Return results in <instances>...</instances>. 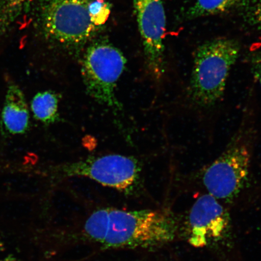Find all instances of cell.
Listing matches in <instances>:
<instances>
[{
    "mask_svg": "<svg viewBox=\"0 0 261 261\" xmlns=\"http://www.w3.org/2000/svg\"><path fill=\"white\" fill-rule=\"evenodd\" d=\"M126 64L121 51L105 43L96 44L88 49L82 64L88 94L116 114L122 112L121 103L116 95V84Z\"/></svg>",
    "mask_w": 261,
    "mask_h": 261,
    "instance_id": "obj_6",
    "label": "cell"
},
{
    "mask_svg": "<svg viewBox=\"0 0 261 261\" xmlns=\"http://www.w3.org/2000/svg\"><path fill=\"white\" fill-rule=\"evenodd\" d=\"M241 0H195L187 12L189 19L223 14L239 5Z\"/></svg>",
    "mask_w": 261,
    "mask_h": 261,
    "instance_id": "obj_11",
    "label": "cell"
},
{
    "mask_svg": "<svg viewBox=\"0 0 261 261\" xmlns=\"http://www.w3.org/2000/svg\"><path fill=\"white\" fill-rule=\"evenodd\" d=\"M135 8L147 67L155 80H161L165 71L164 0H135Z\"/></svg>",
    "mask_w": 261,
    "mask_h": 261,
    "instance_id": "obj_7",
    "label": "cell"
},
{
    "mask_svg": "<svg viewBox=\"0 0 261 261\" xmlns=\"http://www.w3.org/2000/svg\"><path fill=\"white\" fill-rule=\"evenodd\" d=\"M240 51L236 40L226 38L207 41L197 49L189 87V97L195 105L210 108L221 99Z\"/></svg>",
    "mask_w": 261,
    "mask_h": 261,
    "instance_id": "obj_2",
    "label": "cell"
},
{
    "mask_svg": "<svg viewBox=\"0 0 261 261\" xmlns=\"http://www.w3.org/2000/svg\"><path fill=\"white\" fill-rule=\"evenodd\" d=\"M246 16L249 24L261 28V0H252L248 6Z\"/></svg>",
    "mask_w": 261,
    "mask_h": 261,
    "instance_id": "obj_13",
    "label": "cell"
},
{
    "mask_svg": "<svg viewBox=\"0 0 261 261\" xmlns=\"http://www.w3.org/2000/svg\"><path fill=\"white\" fill-rule=\"evenodd\" d=\"M34 0H0V41Z\"/></svg>",
    "mask_w": 261,
    "mask_h": 261,
    "instance_id": "obj_12",
    "label": "cell"
},
{
    "mask_svg": "<svg viewBox=\"0 0 261 261\" xmlns=\"http://www.w3.org/2000/svg\"><path fill=\"white\" fill-rule=\"evenodd\" d=\"M230 218L217 199L202 195L192 207L189 216V242L203 247L223 239L229 229Z\"/></svg>",
    "mask_w": 261,
    "mask_h": 261,
    "instance_id": "obj_8",
    "label": "cell"
},
{
    "mask_svg": "<svg viewBox=\"0 0 261 261\" xmlns=\"http://www.w3.org/2000/svg\"><path fill=\"white\" fill-rule=\"evenodd\" d=\"M60 94L54 91L47 90L36 94L32 98L31 109L33 115L39 121L50 125L59 120V103Z\"/></svg>",
    "mask_w": 261,
    "mask_h": 261,
    "instance_id": "obj_10",
    "label": "cell"
},
{
    "mask_svg": "<svg viewBox=\"0 0 261 261\" xmlns=\"http://www.w3.org/2000/svg\"><path fill=\"white\" fill-rule=\"evenodd\" d=\"M251 68L254 79L260 85L261 87V55H256L252 58L251 61Z\"/></svg>",
    "mask_w": 261,
    "mask_h": 261,
    "instance_id": "obj_14",
    "label": "cell"
},
{
    "mask_svg": "<svg viewBox=\"0 0 261 261\" xmlns=\"http://www.w3.org/2000/svg\"><path fill=\"white\" fill-rule=\"evenodd\" d=\"M110 12L103 0H48L42 14L45 35L61 43H83L105 23Z\"/></svg>",
    "mask_w": 261,
    "mask_h": 261,
    "instance_id": "obj_3",
    "label": "cell"
},
{
    "mask_svg": "<svg viewBox=\"0 0 261 261\" xmlns=\"http://www.w3.org/2000/svg\"><path fill=\"white\" fill-rule=\"evenodd\" d=\"M177 226L162 210L124 211L103 208L85 221V237L106 249H137L162 246L174 239Z\"/></svg>",
    "mask_w": 261,
    "mask_h": 261,
    "instance_id": "obj_1",
    "label": "cell"
},
{
    "mask_svg": "<svg viewBox=\"0 0 261 261\" xmlns=\"http://www.w3.org/2000/svg\"><path fill=\"white\" fill-rule=\"evenodd\" d=\"M142 169L141 163L134 156L107 154L63 163L55 166L51 171L58 178L86 177L105 187L130 193L139 184Z\"/></svg>",
    "mask_w": 261,
    "mask_h": 261,
    "instance_id": "obj_5",
    "label": "cell"
},
{
    "mask_svg": "<svg viewBox=\"0 0 261 261\" xmlns=\"http://www.w3.org/2000/svg\"><path fill=\"white\" fill-rule=\"evenodd\" d=\"M252 127L243 126L222 154L201 172L208 194L231 202L237 198L249 179L253 140Z\"/></svg>",
    "mask_w": 261,
    "mask_h": 261,
    "instance_id": "obj_4",
    "label": "cell"
},
{
    "mask_svg": "<svg viewBox=\"0 0 261 261\" xmlns=\"http://www.w3.org/2000/svg\"><path fill=\"white\" fill-rule=\"evenodd\" d=\"M6 132L12 135H23L30 125V114L24 94L18 85L10 83L6 90L2 113Z\"/></svg>",
    "mask_w": 261,
    "mask_h": 261,
    "instance_id": "obj_9",
    "label": "cell"
}]
</instances>
